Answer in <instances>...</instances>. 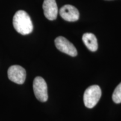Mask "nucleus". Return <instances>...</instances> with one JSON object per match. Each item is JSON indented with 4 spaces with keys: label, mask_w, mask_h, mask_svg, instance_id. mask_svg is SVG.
Segmentation results:
<instances>
[{
    "label": "nucleus",
    "mask_w": 121,
    "mask_h": 121,
    "mask_svg": "<svg viewBox=\"0 0 121 121\" xmlns=\"http://www.w3.org/2000/svg\"><path fill=\"white\" fill-rule=\"evenodd\" d=\"M60 16L65 20L69 22H74L79 19V12L78 10L70 4L63 6L60 10Z\"/></svg>",
    "instance_id": "nucleus-6"
},
{
    "label": "nucleus",
    "mask_w": 121,
    "mask_h": 121,
    "mask_svg": "<svg viewBox=\"0 0 121 121\" xmlns=\"http://www.w3.org/2000/svg\"><path fill=\"white\" fill-rule=\"evenodd\" d=\"M13 26L17 32L24 35L29 34L33 30L29 15L23 10H19L15 13L13 17Z\"/></svg>",
    "instance_id": "nucleus-1"
},
{
    "label": "nucleus",
    "mask_w": 121,
    "mask_h": 121,
    "mask_svg": "<svg viewBox=\"0 0 121 121\" xmlns=\"http://www.w3.org/2000/svg\"><path fill=\"white\" fill-rule=\"evenodd\" d=\"M54 43L56 48L60 52L72 57L76 56L78 54L76 48L73 44L65 37L61 36L57 37L54 40Z\"/></svg>",
    "instance_id": "nucleus-4"
},
{
    "label": "nucleus",
    "mask_w": 121,
    "mask_h": 121,
    "mask_svg": "<svg viewBox=\"0 0 121 121\" xmlns=\"http://www.w3.org/2000/svg\"><path fill=\"white\" fill-rule=\"evenodd\" d=\"M82 39L85 45L90 51L95 52L98 49L97 39L94 34L92 33H85L83 35Z\"/></svg>",
    "instance_id": "nucleus-8"
},
{
    "label": "nucleus",
    "mask_w": 121,
    "mask_h": 121,
    "mask_svg": "<svg viewBox=\"0 0 121 121\" xmlns=\"http://www.w3.org/2000/svg\"><path fill=\"white\" fill-rule=\"evenodd\" d=\"M9 79L17 84H22L26 79L25 69L19 65H13L9 67L7 71Z\"/></svg>",
    "instance_id": "nucleus-5"
},
{
    "label": "nucleus",
    "mask_w": 121,
    "mask_h": 121,
    "mask_svg": "<svg viewBox=\"0 0 121 121\" xmlns=\"http://www.w3.org/2000/svg\"><path fill=\"white\" fill-rule=\"evenodd\" d=\"M112 99L115 103L119 104L121 103V82L115 89L113 93Z\"/></svg>",
    "instance_id": "nucleus-9"
},
{
    "label": "nucleus",
    "mask_w": 121,
    "mask_h": 121,
    "mask_svg": "<svg viewBox=\"0 0 121 121\" xmlns=\"http://www.w3.org/2000/svg\"><path fill=\"white\" fill-rule=\"evenodd\" d=\"M43 9L47 19L49 20L56 19L58 11L56 0H44Z\"/></svg>",
    "instance_id": "nucleus-7"
},
{
    "label": "nucleus",
    "mask_w": 121,
    "mask_h": 121,
    "mask_svg": "<svg viewBox=\"0 0 121 121\" xmlns=\"http://www.w3.org/2000/svg\"><path fill=\"white\" fill-rule=\"evenodd\" d=\"M102 95L101 89L98 85H94L86 89L84 94V102L85 107L93 108L99 102Z\"/></svg>",
    "instance_id": "nucleus-2"
},
{
    "label": "nucleus",
    "mask_w": 121,
    "mask_h": 121,
    "mask_svg": "<svg viewBox=\"0 0 121 121\" xmlns=\"http://www.w3.org/2000/svg\"><path fill=\"white\" fill-rule=\"evenodd\" d=\"M33 90L35 96L38 100L45 102L48 100L47 85L42 77L38 76L33 81Z\"/></svg>",
    "instance_id": "nucleus-3"
}]
</instances>
